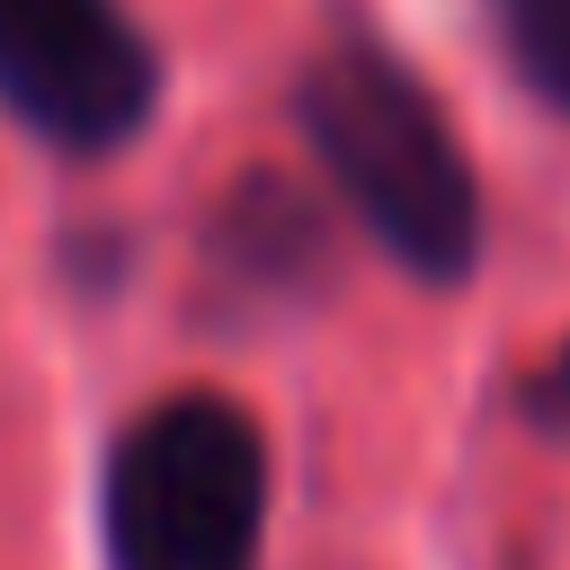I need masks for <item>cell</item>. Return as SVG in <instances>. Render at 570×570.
Masks as SVG:
<instances>
[{
	"label": "cell",
	"mask_w": 570,
	"mask_h": 570,
	"mask_svg": "<svg viewBox=\"0 0 570 570\" xmlns=\"http://www.w3.org/2000/svg\"><path fill=\"white\" fill-rule=\"evenodd\" d=\"M107 570H258L267 436L223 392H169L134 410L98 481Z\"/></svg>",
	"instance_id": "cell-2"
},
{
	"label": "cell",
	"mask_w": 570,
	"mask_h": 570,
	"mask_svg": "<svg viewBox=\"0 0 570 570\" xmlns=\"http://www.w3.org/2000/svg\"><path fill=\"white\" fill-rule=\"evenodd\" d=\"M0 107L62 160H116L160 116V45L116 0H0Z\"/></svg>",
	"instance_id": "cell-3"
},
{
	"label": "cell",
	"mask_w": 570,
	"mask_h": 570,
	"mask_svg": "<svg viewBox=\"0 0 570 570\" xmlns=\"http://www.w3.org/2000/svg\"><path fill=\"white\" fill-rule=\"evenodd\" d=\"M490 27L508 45L517 80L552 116H570V0H490Z\"/></svg>",
	"instance_id": "cell-5"
},
{
	"label": "cell",
	"mask_w": 570,
	"mask_h": 570,
	"mask_svg": "<svg viewBox=\"0 0 570 570\" xmlns=\"http://www.w3.org/2000/svg\"><path fill=\"white\" fill-rule=\"evenodd\" d=\"M294 125L347 214L419 285H463L481 267V178L463 160V134L383 36L338 27L294 80Z\"/></svg>",
	"instance_id": "cell-1"
},
{
	"label": "cell",
	"mask_w": 570,
	"mask_h": 570,
	"mask_svg": "<svg viewBox=\"0 0 570 570\" xmlns=\"http://www.w3.org/2000/svg\"><path fill=\"white\" fill-rule=\"evenodd\" d=\"M205 258H214V276H223L232 303H258V312L312 303V294L330 285V223L312 214L303 187H285V178L258 169V178H240V187L214 205Z\"/></svg>",
	"instance_id": "cell-4"
},
{
	"label": "cell",
	"mask_w": 570,
	"mask_h": 570,
	"mask_svg": "<svg viewBox=\"0 0 570 570\" xmlns=\"http://www.w3.org/2000/svg\"><path fill=\"white\" fill-rule=\"evenodd\" d=\"M517 410H525L534 428L570 436V338H561V347H552V356H543V365H534V374L517 383Z\"/></svg>",
	"instance_id": "cell-6"
}]
</instances>
